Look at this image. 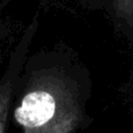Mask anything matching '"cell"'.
<instances>
[{
  "label": "cell",
  "instance_id": "obj_1",
  "mask_svg": "<svg viewBox=\"0 0 133 133\" xmlns=\"http://www.w3.org/2000/svg\"><path fill=\"white\" fill-rule=\"evenodd\" d=\"M116 16L133 29V0H111Z\"/></svg>",
  "mask_w": 133,
  "mask_h": 133
}]
</instances>
